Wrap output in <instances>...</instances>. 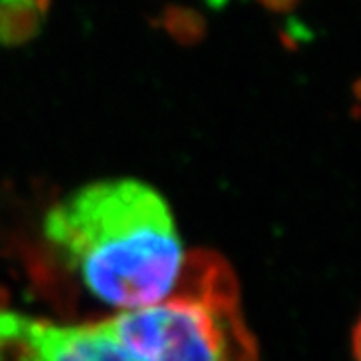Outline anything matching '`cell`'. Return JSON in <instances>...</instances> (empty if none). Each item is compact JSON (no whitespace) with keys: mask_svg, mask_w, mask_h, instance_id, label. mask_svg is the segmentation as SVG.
<instances>
[{"mask_svg":"<svg viewBox=\"0 0 361 361\" xmlns=\"http://www.w3.org/2000/svg\"><path fill=\"white\" fill-rule=\"evenodd\" d=\"M18 361H259V353L231 267L193 251L155 305L78 325L32 319Z\"/></svg>","mask_w":361,"mask_h":361,"instance_id":"obj_1","label":"cell"},{"mask_svg":"<svg viewBox=\"0 0 361 361\" xmlns=\"http://www.w3.org/2000/svg\"><path fill=\"white\" fill-rule=\"evenodd\" d=\"M44 235L90 295L125 311L171 295L185 263L167 201L135 179L68 195L49 211Z\"/></svg>","mask_w":361,"mask_h":361,"instance_id":"obj_2","label":"cell"},{"mask_svg":"<svg viewBox=\"0 0 361 361\" xmlns=\"http://www.w3.org/2000/svg\"><path fill=\"white\" fill-rule=\"evenodd\" d=\"M0 303H2V297H0Z\"/></svg>","mask_w":361,"mask_h":361,"instance_id":"obj_4","label":"cell"},{"mask_svg":"<svg viewBox=\"0 0 361 361\" xmlns=\"http://www.w3.org/2000/svg\"><path fill=\"white\" fill-rule=\"evenodd\" d=\"M49 0H0V42L20 44L40 30Z\"/></svg>","mask_w":361,"mask_h":361,"instance_id":"obj_3","label":"cell"}]
</instances>
